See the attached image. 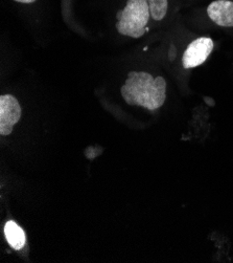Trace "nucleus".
I'll return each instance as SVG.
<instances>
[{
    "label": "nucleus",
    "instance_id": "nucleus-7",
    "mask_svg": "<svg viewBox=\"0 0 233 263\" xmlns=\"http://www.w3.org/2000/svg\"><path fill=\"white\" fill-rule=\"evenodd\" d=\"M147 4L151 17L154 20L160 21L165 17L168 8V0H147Z\"/></svg>",
    "mask_w": 233,
    "mask_h": 263
},
{
    "label": "nucleus",
    "instance_id": "nucleus-8",
    "mask_svg": "<svg viewBox=\"0 0 233 263\" xmlns=\"http://www.w3.org/2000/svg\"><path fill=\"white\" fill-rule=\"evenodd\" d=\"M14 2L20 3V4H33L36 2V0H14Z\"/></svg>",
    "mask_w": 233,
    "mask_h": 263
},
{
    "label": "nucleus",
    "instance_id": "nucleus-3",
    "mask_svg": "<svg viewBox=\"0 0 233 263\" xmlns=\"http://www.w3.org/2000/svg\"><path fill=\"white\" fill-rule=\"evenodd\" d=\"M22 110L18 100L12 95L0 97V135L10 136L21 119Z\"/></svg>",
    "mask_w": 233,
    "mask_h": 263
},
{
    "label": "nucleus",
    "instance_id": "nucleus-6",
    "mask_svg": "<svg viewBox=\"0 0 233 263\" xmlns=\"http://www.w3.org/2000/svg\"><path fill=\"white\" fill-rule=\"evenodd\" d=\"M6 238L9 245L16 251L21 250L25 245V233L24 231L13 220L7 222L5 227Z\"/></svg>",
    "mask_w": 233,
    "mask_h": 263
},
{
    "label": "nucleus",
    "instance_id": "nucleus-5",
    "mask_svg": "<svg viewBox=\"0 0 233 263\" xmlns=\"http://www.w3.org/2000/svg\"><path fill=\"white\" fill-rule=\"evenodd\" d=\"M208 17L224 28L233 26V3L230 0H216L207 8Z\"/></svg>",
    "mask_w": 233,
    "mask_h": 263
},
{
    "label": "nucleus",
    "instance_id": "nucleus-2",
    "mask_svg": "<svg viewBox=\"0 0 233 263\" xmlns=\"http://www.w3.org/2000/svg\"><path fill=\"white\" fill-rule=\"evenodd\" d=\"M116 30L123 36L140 38L146 32L151 18L147 0H128L126 6L117 12Z\"/></svg>",
    "mask_w": 233,
    "mask_h": 263
},
{
    "label": "nucleus",
    "instance_id": "nucleus-1",
    "mask_svg": "<svg viewBox=\"0 0 233 263\" xmlns=\"http://www.w3.org/2000/svg\"><path fill=\"white\" fill-rule=\"evenodd\" d=\"M120 92L129 105L156 110L166 100V82L161 76L154 78L144 71H131L121 86Z\"/></svg>",
    "mask_w": 233,
    "mask_h": 263
},
{
    "label": "nucleus",
    "instance_id": "nucleus-4",
    "mask_svg": "<svg viewBox=\"0 0 233 263\" xmlns=\"http://www.w3.org/2000/svg\"><path fill=\"white\" fill-rule=\"evenodd\" d=\"M214 41L209 37H200L188 44L182 57V65L185 69L195 68L203 64L214 49Z\"/></svg>",
    "mask_w": 233,
    "mask_h": 263
}]
</instances>
